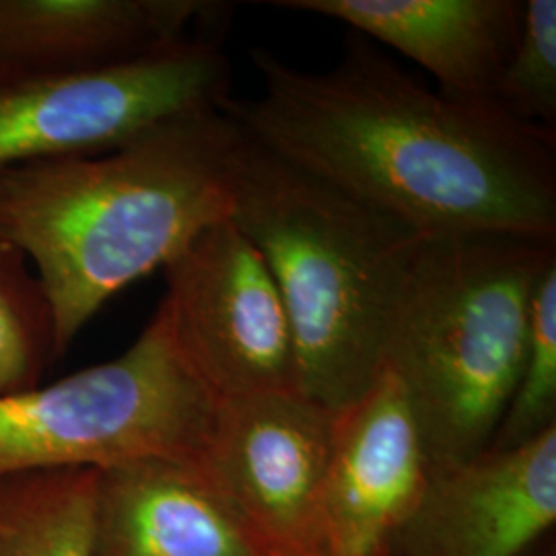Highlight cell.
I'll return each instance as SVG.
<instances>
[{
  "mask_svg": "<svg viewBox=\"0 0 556 556\" xmlns=\"http://www.w3.org/2000/svg\"><path fill=\"white\" fill-rule=\"evenodd\" d=\"M523 556H556L555 540H553V536H546L544 540H540L536 546Z\"/></svg>",
  "mask_w": 556,
  "mask_h": 556,
  "instance_id": "18",
  "label": "cell"
},
{
  "mask_svg": "<svg viewBox=\"0 0 556 556\" xmlns=\"http://www.w3.org/2000/svg\"><path fill=\"white\" fill-rule=\"evenodd\" d=\"M556 521V427L431 477L386 556H523Z\"/></svg>",
  "mask_w": 556,
  "mask_h": 556,
  "instance_id": "10",
  "label": "cell"
},
{
  "mask_svg": "<svg viewBox=\"0 0 556 556\" xmlns=\"http://www.w3.org/2000/svg\"><path fill=\"white\" fill-rule=\"evenodd\" d=\"M556 427V264L536 289L530 337L514 396L489 450H511Z\"/></svg>",
  "mask_w": 556,
  "mask_h": 556,
  "instance_id": "16",
  "label": "cell"
},
{
  "mask_svg": "<svg viewBox=\"0 0 556 556\" xmlns=\"http://www.w3.org/2000/svg\"><path fill=\"white\" fill-rule=\"evenodd\" d=\"M163 273L161 305L215 396L301 394L287 305L266 260L233 220L202 229Z\"/></svg>",
  "mask_w": 556,
  "mask_h": 556,
  "instance_id": "7",
  "label": "cell"
},
{
  "mask_svg": "<svg viewBox=\"0 0 556 556\" xmlns=\"http://www.w3.org/2000/svg\"><path fill=\"white\" fill-rule=\"evenodd\" d=\"M262 91L225 105L278 157L418 236L556 239V130L441 96L349 38L307 73L256 46Z\"/></svg>",
  "mask_w": 556,
  "mask_h": 556,
  "instance_id": "1",
  "label": "cell"
},
{
  "mask_svg": "<svg viewBox=\"0 0 556 556\" xmlns=\"http://www.w3.org/2000/svg\"><path fill=\"white\" fill-rule=\"evenodd\" d=\"M270 7L340 21L417 62L450 100L493 108L516 50L521 0H273Z\"/></svg>",
  "mask_w": 556,
  "mask_h": 556,
  "instance_id": "11",
  "label": "cell"
},
{
  "mask_svg": "<svg viewBox=\"0 0 556 556\" xmlns=\"http://www.w3.org/2000/svg\"><path fill=\"white\" fill-rule=\"evenodd\" d=\"M229 219L277 280L298 344L301 394L328 410L363 396L383 365L397 278L420 236L243 130Z\"/></svg>",
  "mask_w": 556,
  "mask_h": 556,
  "instance_id": "4",
  "label": "cell"
},
{
  "mask_svg": "<svg viewBox=\"0 0 556 556\" xmlns=\"http://www.w3.org/2000/svg\"><path fill=\"white\" fill-rule=\"evenodd\" d=\"M202 0H0V71L85 73L190 38Z\"/></svg>",
  "mask_w": 556,
  "mask_h": 556,
  "instance_id": "12",
  "label": "cell"
},
{
  "mask_svg": "<svg viewBox=\"0 0 556 556\" xmlns=\"http://www.w3.org/2000/svg\"><path fill=\"white\" fill-rule=\"evenodd\" d=\"M56 361L54 316L40 278L0 233V397L40 386Z\"/></svg>",
  "mask_w": 556,
  "mask_h": 556,
  "instance_id": "15",
  "label": "cell"
},
{
  "mask_svg": "<svg viewBox=\"0 0 556 556\" xmlns=\"http://www.w3.org/2000/svg\"><path fill=\"white\" fill-rule=\"evenodd\" d=\"M556 239L420 236L397 278L383 365L404 386L431 477L489 450L526 358Z\"/></svg>",
  "mask_w": 556,
  "mask_h": 556,
  "instance_id": "3",
  "label": "cell"
},
{
  "mask_svg": "<svg viewBox=\"0 0 556 556\" xmlns=\"http://www.w3.org/2000/svg\"><path fill=\"white\" fill-rule=\"evenodd\" d=\"M493 108L556 130V0H526L516 50L498 77Z\"/></svg>",
  "mask_w": 556,
  "mask_h": 556,
  "instance_id": "17",
  "label": "cell"
},
{
  "mask_svg": "<svg viewBox=\"0 0 556 556\" xmlns=\"http://www.w3.org/2000/svg\"><path fill=\"white\" fill-rule=\"evenodd\" d=\"M219 402L184 355L160 303L119 357L0 397V478L144 459L200 468Z\"/></svg>",
  "mask_w": 556,
  "mask_h": 556,
  "instance_id": "5",
  "label": "cell"
},
{
  "mask_svg": "<svg viewBox=\"0 0 556 556\" xmlns=\"http://www.w3.org/2000/svg\"><path fill=\"white\" fill-rule=\"evenodd\" d=\"M431 468L410 400L381 365L369 390L334 413L319 521L328 556H386Z\"/></svg>",
  "mask_w": 556,
  "mask_h": 556,
  "instance_id": "9",
  "label": "cell"
},
{
  "mask_svg": "<svg viewBox=\"0 0 556 556\" xmlns=\"http://www.w3.org/2000/svg\"><path fill=\"white\" fill-rule=\"evenodd\" d=\"M239 139L238 122L215 110L108 153L0 174V233L40 278L59 358L110 299L231 215Z\"/></svg>",
  "mask_w": 556,
  "mask_h": 556,
  "instance_id": "2",
  "label": "cell"
},
{
  "mask_svg": "<svg viewBox=\"0 0 556 556\" xmlns=\"http://www.w3.org/2000/svg\"><path fill=\"white\" fill-rule=\"evenodd\" d=\"M334 413L301 394L220 400L200 470L264 556H328L319 497Z\"/></svg>",
  "mask_w": 556,
  "mask_h": 556,
  "instance_id": "8",
  "label": "cell"
},
{
  "mask_svg": "<svg viewBox=\"0 0 556 556\" xmlns=\"http://www.w3.org/2000/svg\"><path fill=\"white\" fill-rule=\"evenodd\" d=\"M231 62L202 34L85 73L0 71V174L100 155L172 119L225 110Z\"/></svg>",
  "mask_w": 556,
  "mask_h": 556,
  "instance_id": "6",
  "label": "cell"
},
{
  "mask_svg": "<svg viewBox=\"0 0 556 556\" xmlns=\"http://www.w3.org/2000/svg\"><path fill=\"white\" fill-rule=\"evenodd\" d=\"M98 470L0 478V556H89Z\"/></svg>",
  "mask_w": 556,
  "mask_h": 556,
  "instance_id": "14",
  "label": "cell"
},
{
  "mask_svg": "<svg viewBox=\"0 0 556 556\" xmlns=\"http://www.w3.org/2000/svg\"><path fill=\"white\" fill-rule=\"evenodd\" d=\"M89 556H264L199 466L98 470Z\"/></svg>",
  "mask_w": 556,
  "mask_h": 556,
  "instance_id": "13",
  "label": "cell"
}]
</instances>
